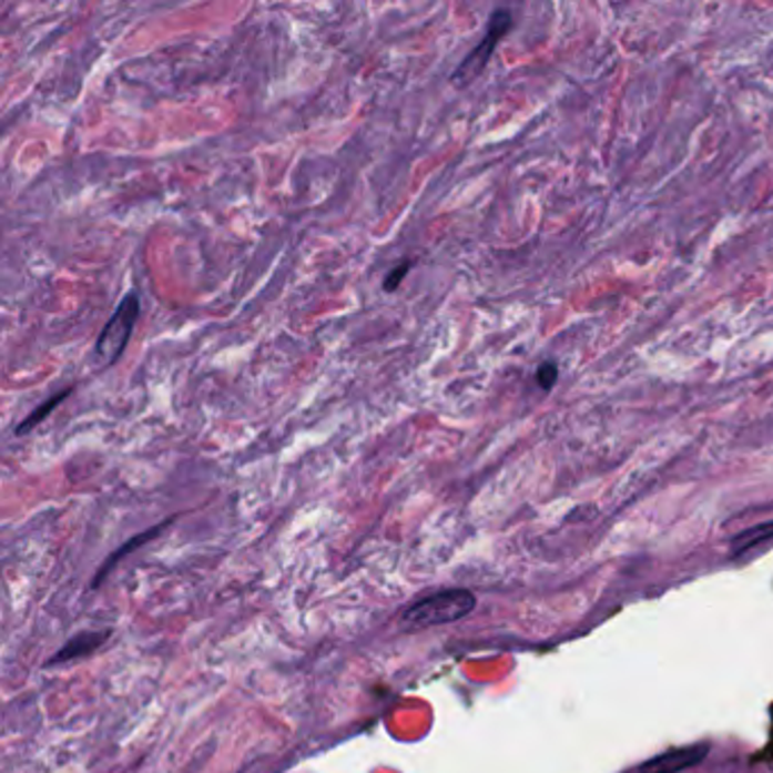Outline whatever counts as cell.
I'll use <instances>...</instances> for the list:
<instances>
[{
  "label": "cell",
  "instance_id": "6da1fadb",
  "mask_svg": "<svg viewBox=\"0 0 773 773\" xmlns=\"http://www.w3.org/2000/svg\"><path fill=\"white\" fill-rule=\"evenodd\" d=\"M477 608V597L470 590H443L429 594L416 603H410L404 614L401 624L406 629H427L451 624L468 617Z\"/></svg>",
  "mask_w": 773,
  "mask_h": 773
},
{
  "label": "cell",
  "instance_id": "8992f818",
  "mask_svg": "<svg viewBox=\"0 0 773 773\" xmlns=\"http://www.w3.org/2000/svg\"><path fill=\"white\" fill-rule=\"evenodd\" d=\"M71 393H73V388H67V390H62V393H58V395L50 397L48 401H43L39 408H34L32 414L17 427V436H23V434H28L30 429H34L37 425H41V423H43L50 414H53V410H55Z\"/></svg>",
  "mask_w": 773,
  "mask_h": 773
},
{
  "label": "cell",
  "instance_id": "5b68a950",
  "mask_svg": "<svg viewBox=\"0 0 773 773\" xmlns=\"http://www.w3.org/2000/svg\"><path fill=\"white\" fill-rule=\"evenodd\" d=\"M769 540H773V522H764V525H757L753 529H746V531L738 533L733 538L731 549H733L735 556H740V553H746V551H751V549H755V547H760V545H764Z\"/></svg>",
  "mask_w": 773,
  "mask_h": 773
},
{
  "label": "cell",
  "instance_id": "277c9868",
  "mask_svg": "<svg viewBox=\"0 0 773 773\" xmlns=\"http://www.w3.org/2000/svg\"><path fill=\"white\" fill-rule=\"evenodd\" d=\"M708 753H710L708 744H692V746L667 751L662 755L647 760L640 766V773H681V771H688V769L696 766L699 762H703L708 757Z\"/></svg>",
  "mask_w": 773,
  "mask_h": 773
},
{
  "label": "cell",
  "instance_id": "9c48e42d",
  "mask_svg": "<svg viewBox=\"0 0 773 773\" xmlns=\"http://www.w3.org/2000/svg\"><path fill=\"white\" fill-rule=\"evenodd\" d=\"M556 377H558V368H556V364H551V360H547V364L540 366V370H538V382H540V386H542L545 390H549V388L556 384Z\"/></svg>",
  "mask_w": 773,
  "mask_h": 773
},
{
  "label": "cell",
  "instance_id": "3957f363",
  "mask_svg": "<svg viewBox=\"0 0 773 773\" xmlns=\"http://www.w3.org/2000/svg\"><path fill=\"white\" fill-rule=\"evenodd\" d=\"M510 26H512V19H510V12H508V10H497V12H492L484 41L472 50V53H470L466 60L460 62V67L454 71L451 78L458 80V82H470V80H475V78L486 69V64L490 62L492 50L497 48V43L501 41V37L510 30Z\"/></svg>",
  "mask_w": 773,
  "mask_h": 773
},
{
  "label": "cell",
  "instance_id": "52a82bcc",
  "mask_svg": "<svg viewBox=\"0 0 773 773\" xmlns=\"http://www.w3.org/2000/svg\"><path fill=\"white\" fill-rule=\"evenodd\" d=\"M102 640H105V633H100V635H98V633H82V635H78L75 640H71V642L53 658V662H64V660H71V658L87 655V653H91L93 649H98Z\"/></svg>",
  "mask_w": 773,
  "mask_h": 773
},
{
  "label": "cell",
  "instance_id": "7a4b0ae2",
  "mask_svg": "<svg viewBox=\"0 0 773 773\" xmlns=\"http://www.w3.org/2000/svg\"><path fill=\"white\" fill-rule=\"evenodd\" d=\"M141 314V302L136 293H128L121 304L116 306L114 316L110 318V323L102 327L98 340H95V349H93V360L98 366H114L116 360L121 358V354L125 352L130 336L134 332V325L139 321Z\"/></svg>",
  "mask_w": 773,
  "mask_h": 773
},
{
  "label": "cell",
  "instance_id": "ba28073f",
  "mask_svg": "<svg viewBox=\"0 0 773 773\" xmlns=\"http://www.w3.org/2000/svg\"><path fill=\"white\" fill-rule=\"evenodd\" d=\"M408 271H410V262H404V264L395 266V268L388 273V277H386V282H384V288H386L388 293H393V291L404 282V277H406Z\"/></svg>",
  "mask_w": 773,
  "mask_h": 773
}]
</instances>
